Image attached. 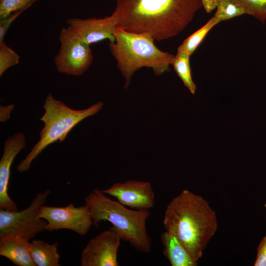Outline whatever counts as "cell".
<instances>
[{"instance_id": "6da1fadb", "label": "cell", "mask_w": 266, "mask_h": 266, "mask_svg": "<svg viewBox=\"0 0 266 266\" xmlns=\"http://www.w3.org/2000/svg\"><path fill=\"white\" fill-rule=\"evenodd\" d=\"M202 7L201 0H116V27L162 41L174 37Z\"/></svg>"}, {"instance_id": "7a4b0ae2", "label": "cell", "mask_w": 266, "mask_h": 266, "mask_svg": "<svg viewBox=\"0 0 266 266\" xmlns=\"http://www.w3.org/2000/svg\"><path fill=\"white\" fill-rule=\"evenodd\" d=\"M163 224L196 261L201 258L218 228L216 212L207 201L188 190L167 205Z\"/></svg>"}, {"instance_id": "3957f363", "label": "cell", "mask_w": 266, "mask_h": 266, "mask_svg": "<svg viewBox=\"0 0 266 266\" xmlns=\"http://www.w3.org/2000/svg\"><path fill=\"white\" fill-rule=\"evenodd\" d=\"M113 35L115 41H110L109 47L125 79V89L130 86L134 73L141 67L151 68L157 76L170 71L173 55L158 48L150 36L128 32L117 27Z\"/></svg>"}, {"instance_id": "277c9868", "label": "cell", "mask_w": 266, "mask_h": 266, "mask_svg": "<svg viewBox=\"0 0 266 266\" xmlns=\"http://www.w3.org/2000/svg\"><path fill=\"white\" fill-rule=\"evenodd\" d=\"M85 204L90 210L93 225L98 227L100 222L108 221L118 231L122 240L139 252H150L151 241L146 227L150 215L148 210L128 209L99 189L89 193Z\"/></svg>"}, {"instance_id": "5b68a950", "label": "cell", "mask_w": 266, "mask_h": 266, "mask_svg": "<svg viewBox=\"0 0 266 266\" xmlns=\"http://www.w3.org/2000/svg\"><path fill=\"white\" fill-rule=\"evenodd\" d=\"M103 105L102 102L99 101L86 109L75 110L48 94L43 104L45 112L39 119L44 123L39 139L17 166V170L23 172L29 170L32 162L46 147L57 141H63L77 124L98 113Z\"/></svg>"}, {"instance_id": "8992f818", "label": "cell", "mask_w": 266, "mask_h": 266, "mask_svg": "<svg viewBox=\"0 0 266 266\" xmlns=\"http://www.w3.org/2000/svg\"><path fill=\"white\" fill-rule=\"evenodd\" d=\"M50 193L49 189L38 193L30 205L21 211L0 208V239L20 236L30 240L46 230L47 222L38 217V213Z\"/></svg>"}, {"instance_id": "52a82bcc", "label": "cell", "mask_w": 266, "mask_h": 266, "mask_svg": "<svg viewBox=\"0 0 266 266\" xmlns=\"http://www.w3.org/2000/svg\"><path fill=\"white\" fill-rule=\"evenodd\" d=\"M59 40L60 49L54 59L57 70L73 76L83 74L93 59L90 45L68 26L61 29Z\"/></svg>"}, {"instance_id": "ba28073f", "label": "cell", "mask_w": 266, "mask_h": 266, "mask_svg": "<svg viewBox=\"0 0 266 266\" xmlns=\"http://www.w3.org/2000/svg\"><path fill=\"white\" fill-rule=\"evenodd\" d=\"M38 217L47 221L45 230L49 232L68 229L84 235L93 225L90 210L85 204L77 207L73 203L64 207L43 205L40 208Z\"/></svg>"}, {"instance_id": "9c48e42d", "label": "cell", "mask_w": 266, "mask_h": 266, "mask_svg": "<svg viewBox=\"0 0 266 266\" xmlns=\"http://www.w3.org/2000/svg\"><path fill=\"white\" fill-rule=\"evenodd\" d=\"M121 236L114 227L91 239L82 251L81 266H118L117 252Z\"/></svg>"}, {"instance_id": "30bf717a", "label": "cell", "mask_w": 266, "mask_h": 266, "mask_svg": "<svg viewBox=\"0 0 266 266\" xmlns=\"http://www.w3.org/2000/svg\"><path fill=\"white\" fill-rule=\"evenodd\" d=\"M102 192L135 210H148L154 205V192L149 181L129 180L117 182Z\"/></svg>"}, {"instance_id": "8fae6325", "label": "cell", "mask_w": 266, "mask_h": 266, "mask_svg": "<svg viewBox=\"0 0 266 266\" xmlns=\"http://www.w3.org/2000/svg\"><path fill=\"white\" fill-rule=\"evenodd\" d=\"M26 138L22 132L9 136L4 141L0 160V208L18 211L16 203L8 194L10 168L18 154L26 147Z\"/></svg>"}, {"instance_id": "7c38bea8", "label": "cell", "mask_w": 266, "mask_h": 266, "mask_svg": "<svg viewBox=\"0 0 266 266\" xmlns=\"http://www.w3.org/2000/svg\"><path fill=\"white\" fill-rule=\"evenodd\" d=\"M66 23L89 45L106 39L115 41L113 33L116 23L112 15L102 18H70Z\"/></svg>"}, {"instance_id": "4fadbf2b", "label": "cell", "mask_w": 266, "mask_h": 266, "mask_svg": "<svg viewBox=\"0 0 266 266\" xmlns=\"http://www.w3.org/2000/svg\"><path fill=\"white\" fill-rule=\"evenodd\" d=\"M0 255L17 266H36L31 254V242L23 236L0 239Z\"/></svg>"}, {"instance_id": "5bb4252c", "label": "cell", "mask_w": 266, "mask_h": 266, "mask_svg": "<svg viewBox=\"0 0 266 266\" xmlns=\"http://www.w3.org/2000/svg\"><path fill=\"white\" fill-rule=\"evenodd\" d=\"M164 246L163 254L168 259L171 266H197L195 261L188 251L173 234L167 231L161 235Z\"/></svg>"}, {"instance_id": "9a60e30c", "label": "cell", "mask_w": 266, "mask_h": 266, "mask_svg": "<svg viewBox=\"0 0 266 266\" xmlns=\"http://www.w3.org/2000/svg\"><path fill=\"white\" fill-rule=\"evenodd\" d=\"M58 243L52 244L42 240L31 241V254L36 266H60Z\"/></svg>"}, {"instance_id": "2e32d148", "label": "cell", "mask_w": 266, "mask_h": 266, "mask_svg": "<svg viewBox=\"0 0 266 266\" xmlns=\"http://www.w3.org/2000/svg\"><path fill=\"white\" fill-rule=\"evenodd\" d=\"M190 56L185 50L179 46L176 56H174L171 61V65L184 85L191 94H194L197 87L192 77L190 65Z\"/></svg>"}, {"instance_id": "e0dca14e", "label": "cell", "mask_w": 266, "mask_h": 266, "mask_svg": "<svg viewBox=\"0 0 266 266\" xmlns=\"http://www.w3.org/2000/svg\"><path fill=\"white\" fill-rule=\"evenodd\" d=\"M216 8L213 17L219 23L247 14L244 5L239 0H217Z\"/></svg>"}, {"instance_id": "ac0fdd59", "label": "cell", "mask_w": 266, "mask_h": 266, "mask_svg": "<svg viewBox=\"0 0 266 266\" xmlns=\"http://www.w3.org/2000/svg\"><path fill=\"white\" fill-rule=\"evenodd\" d=\"M219 22L212 17L201 28L187 37L179 46L191 55L200 44L207 33Z\"/></svg>"}, {"instance_id": "d6986e66", "label": "cell", "mask_w": 266, "mask_h": 266, "mask_svg": "<svg viewBox=\"0 0 266 266\" xmlns=\"http://www.w3.org/2000/svg\"><path fill=\"white\" fill-rule=\"evenodd\" d=\"M20 57L3 41L0 42V76L9 67L19 64Z\"/></svg>"}, {"instance_id": "ffe728a7", "label": "cell", "mask_w": 266, "mask_h": 266, "mask_svg": "<svg viewBox=\"0 0 266 266\" xmlns=\"http://www.w3.org/2000/svg\"><path fill=\"white\" fill-rule=\"evenodd\" d=\"M38 0H0V19H3L17 11L28 8Z\"/></svg>"}, {"instance_id": "44dd1931", "label": "cell", "mask_w": 266, "mask_h": 266, "mask_svg": "<svg viewBox=\"0 0 266 266\" xmlns=\"http://www.w3.org/2000/svg\"><path fill=\"white\" fill-rule=\"evenodd\" d=\"M244 5L247 14L254 16L263 24L266 20V0H239Z\"/></svg>"}, {"instance_id": "7402d4cb", "label": "cell", "mask_w": 266, "mask_h": 266, "mask_svg": "<svg viewBox=\"0 0 266 266\" xmlns=\"http://www.w3.org/2000/svg\"><path fill=\"white\" fill-rule=\"evenodd\" d=\"M24 9L13 12L7 17L1 19L0 22V42L3 41L5 35L12 22L25 10Z\"/></svg>"}, {"instance_id": "603a6c76", "label": "cell", "mask_w": 266, "mask_h": 266, "mask_svg": "<svg viewBox=\"0 0 266 266\" xmlns=\"http://www.w3.org/2000/svg\"><path fill=\"white\" fill-rule=\"evenodd\" d=\"M254 266H266V235L261 240L257 248Z\"/></svg>"}, {"instance_id": "cb8c5ba5", "label": "cell", "mask_w": 266, "mask_h": 266, "mask_svg": "<svg viewBox=\"0 0 266 266\" xmlns=\"http://www.w3.org/2000/svg\"><path fill=\"white\" fill-rule=\"evenodd\" d=\"M14 108L13 104L0 107V121L1 122H6L9 118L11 111Z\"/></svg>"}, {"instance_id": "d4e9b609", "label": "cell", "mask_w": 266, "mask_h": 266, "mask_svg": "<svg viewBox=\"0 0 266 266\" xmlns=\"http://www.w3.org/2000/svg\"><path fill=\"white\" fill-rule=\"evenodd\" d=\"M205 11L209 13L216 8L217 0H201Z\"/></svg>"}, {"instance_id": "484cf974", "label": "cell", "mask_w": 266, "mask_h": 266, "mask_svg": "<svg viewBox=\"0 0 266 266\" xmlns=\"http://www.w3.org/2000/svg\"><path fill=\"white\" fill-rule=\"evenodd\" d=\"M264 206H265V208H266V203H265V204H264Z\"/></svg>"}]
</instances>
